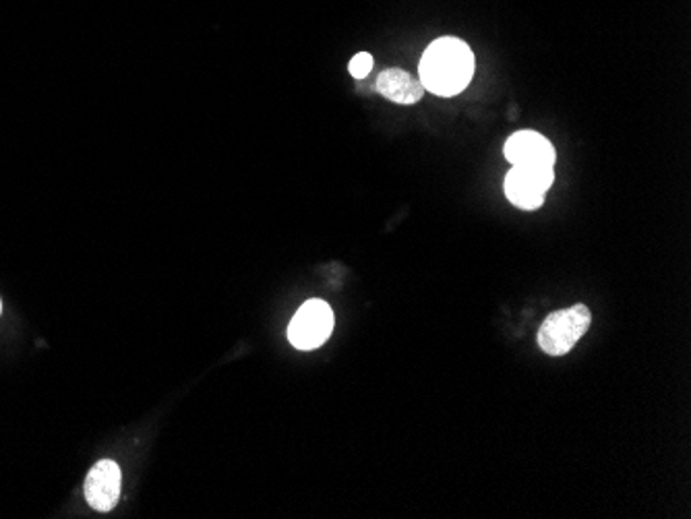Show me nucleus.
Returning a JSON list of instances; mask_svg holds the SVG:
<instances>
[{"instance_id":"1","label":"nucleus","mask_w":691,"mask_h":519,"mask_svg":"<svg viewBox=\"0 0 691 519\" xmlns=\"http://www.w3.org/2000/svg\"><path fill=\"white\" fill-rule=\"evenodd\" d=\"M418 75L425 92L454 98L472 81L475 54L460 38H439L425 50L418 64Z\"/></svg>"},{"instance_id":"2","label":"nucleus","mask_w":691,"mask_h":519,"mask_svg":"<svg viewBox=\"0 0 691 519\" xmlns=\"http://www.w3.org/2000/svg\"><path fill=\"white\" fill-rule=\"evenodd\" d=\"M592 315L586 305L555 311L538 329V346L549 356H566L586 336Z\"/></svg>"},{"instance_id":"3","label":"nucleus","mask_w":691,"mask_h":519,"mask_svg":"<svg viewBox=\"0 0 691 519\" xmlns=\"http://www.w3.org/2000/svg\"><path fill=\"white\" fill-rule=\"evenodd\" d=\"M334 323L332 306L313 298L296 311L288 325V339L296 350H317L332 336Z\"/></svg>"},{"instance_id":"4","label":"nucleus","mask_w":691,"mask_h":519,"mask_svg":"<svg viewBox=\"0 0 691 519\" xmlns=\"http://www.w3.org/2000/svg\"><path fill=\"white\" fill-rule=\"evenodd\" d=\"M553 183L555 170L551 166H511L504 189L511 205L526 212H535L542 207Z\"/></svg>"},{"instance_id":"5","label":"nucleus","mask_w":691,"mask_h":519,"mask_svg":"<svg viewBox=\"0 0 691 519\" xmlns=\"http://www.w3.org/2000/svg\"><path fill=\"white\" fill-rule=\"evenodd\" d=\"M123 474L116 461L102 459L93 466L85 478V499L95 511H112L121 499Z\"/></svg>"},{"instance_id":"6","label":"nucleus","mask_w":691,"mask_h":519,"mask_svg":"<svg viewBox=\"0 0 691 519\" xmlns=\"http://www.w3.org/2000/svg\"><path fill=\"white\" fill-rule=\"evenodd\" d=\"M506 160L511 166H555L553 143L537 131H518L507 139Z\"/></svg>"},{"instance_id":"7","label":"nucleus","mask_w":691,"mask_h":519,"mask_svg":"<svg viewBox=\"0 0 691 519\" xmlns=\"http://www.w3.org/2000/svg\"><path fill=\"white\" fill-rule=\"evenodd\" d=\"M375 90L389 102L402 104V106H413L425 95L423 83L410 73H406L404 69H385L384 73L377 77Z\"/></svg>"},{"instance_id":"8","label":"nucleus","mask_w":691,"mask_h":519,"mask_svg":"<svg viewBox=\"0 0 691 519\" xmlns=\"http://www.w3.org/2000/svg\"><path fill=\"white\" fill-rule=\"evenodd\" d=\"M370 69H373V57H370L369 52H358L350 61V64H348V71H350V75L354 79L369 77Z\"/></svg>"},{"instance_id":"9","label":"nucleus","mask_w":691,"mask_h":519,"mask_svg":"<svg viewBox=\"0 0 691 519\" xmlns=\"http://www.w3.org/2000/svg\"><path fill=\"white\" fill-rule=\"evenodd\" d=\"M0 313H2V303H0Z\"/></svg>"}]
</instances>
